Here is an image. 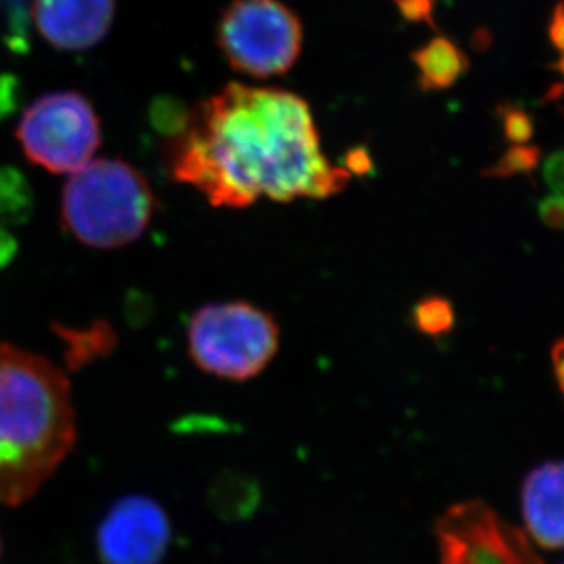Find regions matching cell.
Here are the masks:
<instances>
[{
    "label": "cell",
    "instance_id": "cell-1",
    "mask_svg": "<svg viewBox=\"0 0 564 564\" xmlns=\"http://www.w3.org/2000/svg\"><path fill=\"white\" fill-rule=\"evenodd\" d=\"M165 162L180 184L215 207L242 209L261 198L321 200L347 187L350 171L321 149L310 105L284 88L229 83L171 129Z\"/></svg>",
    "mask_w": 564,
    "mask_h": 564
},
{
    "label": "cell",
    "instance_id": "cell-2",
    "mask_svg": "<svg viewBox=\"0 0 564 564\" xmlns=\"http://www.w3.org/2000/svg\"><path fill=\"white\" fill-rule=\"evenodd\" d=\"M74 444L76 413L63 370L0 343V505L32 499Z\"/></svg>",
    "mask_w": 564,
    "mask_h": 564
},
{
    "label": "cell",
    "instance_id": "cell-3",
    "mask_svg": "<svg viewBox=\"0 0 564 564\" xmlns=\"http://www.w3.org/2000/svg\"><path fill=\"white\" fill-rule=\"evenodd\" d=\"M156 198L145 176L115 158L90 160L70 174L63 189L61 218L82 245L116 250L145 234Z\"/></svg>",
    "mask_w": 564,
    "mask_h": 564
},
{
    "label": "cell",
    "instance_id": "cell-4",
    "mask_svg": "<svg viewBox=\"0 0 564 564\" xmlns=\"http://www.w3.org/2000/svg\"><path fill=\"white\" fill-rule=\"evenodd\" d=\"M187 348L196 367L207 375L248 381L261 375L278 354V321L245 301L206 304L191 317Z\"/></svg>",
    "mask_w": 564,
    "mask_h": 564
},
{
    "label": "cell",
    "instance_id": "cell-5",
    "mask_svg": "<svg viewBox=\"0 0 564 564\" xmlns=\"http://www.w3.org/2000/svg\"><path fill=\"white\" fill-rule=\"evenodd\" d=\"M303 24L282 0H231L218 19L224 59L242 76H284L303 52Z\"/></svg>",
    "mask_w": 564,
    "mask_h": 564
},
{
    "label": "cell",
    "instance_id": "cell-6",
    "mask_svg": "<svg viewBox=\"0 0 564 564\" xmlns=\"http://www.w3.org/2000/svg\"><path fill=\"white\" fill-rule=\"evenodd\" d=\"M17 140L33 165L54 174H74L101 145V127L83 94L63 90L44 94L24 110Z\"/></svg>",
    "mask_w": 564,
    "mask_h": 564
},
{
    "label": "cell",
    "instance_id": "cell-7",
    "mask_svg": "<svg viewBox=\"0 0 564 564\" xmlns=\"http://www.w3.org/2000/svg\"><path fill=\"white\" fill-rule=\"evenodd\" d=\"M434 533L440 564H543L527 533L480 500L451 506Z\"/></svg>",
    "mask_w": 564,
    "mask_h": 564
},
{
    "label": "cell",
    "instance_id": "cell-8",
    "mask_svg": "<svg viewBox=\"0 0 564 564\" xmlns=\"http://www.w3.org/2000/svg\"><path fill=\"white\" fill-rule=\"evenodd\" d=\"M171 541L162 506L141 495L118 500L98 528L104 564H160Z\"/></svg>",
    "mask_w": 564,
    "mask_h": 564
},
{
    "label": "cell",
    "instance_id": "cell-9",
    "mask_svg": "<svg viewBox=\"0 0 564 564\" xmlns=\"http://www.w3.org/2000/svg\"><path fill=\"white\" fill-rule=\"evenodd\" d=\"M115 15V0H33L32 6L41 37L65 52H82L101 43Z\"/></svg>",
    "mask_w": 564,
    "mask_h": 564
},
{
    "label": "cell",
    "instance_id": "cell-10",
    "mask_svg": "<svg viewBox=\"0 0 564 564\" xmlns=\"http://www.w3.org/2000/svg\"><path fill=\"white\" fill-rule=\"evenodd\" d=\"M522 517L543 549H564V462L535 467L522 484Z\"/></svg>",
    "mask_w": 564,
    "mask_h": 564
},
{
    "label": "cell",
    "instance_id": "cell-11",
    "mask_svg": "<svg viewBox=\"0 0 564 564\" xmlns=\"http://www.w3.org/2000/svg\"><path fill=\"white\" fill-rule=\"evenodd\" d=\"M419 68V85L423 93H436L453 87L467 70V55L447 37H436L413 54Z\"/></svg>",
    "mask_w": 564,
    "mask_h": 564
},
{
    "label": "cell",
    "instance_id": "cell-12",
    "mask_svg": "<svg viewBox=\"0 0 564 564\" xmlns=\"http://www.w3.org/2000/svg\"><path fill=\"white\" fill-rule=\"evenodd\" d=\"M55 330L66 343V359L74 369L104 356L115 345V334L107 325L93 326L88 330H70L61 326Z\"/></svg>",
    "mask_w": 564,
    "mask_h": 564
},
{
    "label": "cell",
    "instance_id": "cell-13",
    "mask_svg": "<svg viewBox=\"0 0 564 564\" xmlns=\"http://www.w3.org/2000/svg\"><path fill=\"white\" fill-rule=\"evenodd\" d=\"M32 207V191L26 178L11 167H0V223H17Z\"/></svg>",
    "mask_w": 564,
    "mask_h": 564
},
{
    "label": "cell",
    "instance_id": "cell-14",
    "mask_svg": "<svg viewBox=\"0 0 564 564\" xmlns=\"http://www.w3.org/2000/svg\"><path fill=\"white\" fill-rule=\"evenodd\" d=\"M414 326L427 336H444L455 326V310L444 297H425L413 310Z\"/></svg>",
    "mask_w": 564,
    "mask_h": 564
},
{
    "label": "cell",
    "instance_id": "cell-15",
    "mask_svg": "<svg viewBox=\"0 0 564 564\" xmlns=\"http://www.w3.org/2000/svg\"><path fill=\"white\" fill-rule=\"evenodd\" d=\"M541 160V151L535 145H513L500 156L494 167L486 169L484 174L489 178H510L516 174L532 173Z\"/></svg>",
    "mask_w": 564,
    "mask_h": 564
},
{
    "label": "cell",
    "instance_id": "cell-16",
    "mask_svg": "<svg viewBox=\"0 0 564 564\" xmlns=\"http://www.w3.org/2000/svg\"><path fill=\"white\" fill-rule=\"evenodd\" d=\"M499 112L506 138L513 141L516 145H527L533 137V121L527 110L511 107V105H502Z\"/></svg>",
    "mask_w": 564,
    "mask_h": 564
},
{
    "label": "cell",
    "instance_id": "cell-17",
    "mask_svg": "<svg viewBox=\"0 0 564 564\" xmlns=\"http://www.w3.org/2000/svg\"><path fill=\"white\" fill-rule=\"evenodd\" d=\"M539 217L549 228H564V196L550 195L539 204Z\"/></svg>",
    "mask_w": 564,
    "mask_h": 564
},
{
    "label": "cell",
    "instance_id": "cell-18",
    "mask_svg": "<svg viewBox=\"0 0 564 564\" xmlns=\"http://www.w3.org/2000/svg\"><path fill=\"white\" fill-rule=\"evenodd\" d=\"M543 174L554 195L564 196V151L554 152L546 158Z\"/></svg>",
    "mask_w": 564,
    "mask_h": 564
},
{
    "label": "cell",
    "instance_id": "cell-19",
    "mask_svg": "<svg viewBox=\"0 0 564 564\" xmlns=\"http://www.w3.org/2000/svg\"><path fill=\"white\" fill-rule=\"evenodd\" d=\"M17 93H19L17 77L2 74L0 76V118H6L17 109V101H19Z\"/></svg>",
    "mask_w": 564,
    "mask_h": 564
},
{
    "label": "cell",
    "instance_id": "cell-20",
    "mask_svg": "<svg viewBox=\"0 0 564 564\" xmlns=\"http://www.w3.org/2000/svg\"><path fill=\"white\" fill-rule=\"evenodd\" d=\"M403 15L411 19V21H431V11H433V0H397Z\"/></svg>",
    "mask_w": 564,
    "mask_h": 564
},
{
    "label": "cell",
    "instance_id": "cell-21",
    "mask_svg": "<svg viewBox=\"0 0 564 564\" xmlns=\"http://www.w3.org/2000/svg\"><path fill=\"white\" fill-rule=\"evenodd\" d=\"M549 35L555 48L561 50L564 54V2L555 6L554 15L550 21Z\"/></svg>",
    "mask_w": 564,
    "mask_h": 564
},
{
    "label": "cell",
    "instance_id": "cell-22",
    "mask_svg": "<svg viewBox=\"0 0 564 564\" xmlns=\"http://www.w3.org/2000/svg\"><path fill=\"white\" fill-rule=\"evenodd\" d=\"M347 165H350V171H354V173H369L370 167H372V160H370L369 152L365 149H358V151L350 152Z\"/></svg>",
    "mask_w": 564,
    "mask_h": 564
},
{
    "label": "cell",
    "instance_id": "cell-23",
    "mask_svg": "<svg viewBox=\"0 0 564 564\" xmlns=\"http://www.w3.org/2000/svg\"><path fill=\"white\" fill-rule=\"evenodd\" d=\"M552 361H554L555 376H557L561 391L564 394V339L555 343L554 350H552Z\"/></svg>",
    "mask_w": 564,
    "mask_h": 564
},
{
    "label": "cell",
    "instance_id": "cell-24",
    "mask_svg": "<svg viewBox=\"0 0 564 564\" xmlns=\"http://www.w3.org/2000/svg\"><path fill=\"white\" fill-rule=\"evenodd\" d=\"M13 251H15V242L10 235L0 229V267H4L6 262L10 261Z\"/></svg>",
    "mask_w": 564,
    "mask_h": 564
},
{
    "label": "cell",
    "instance_id": "cell-25",
    "mask_svg": "<svg viewBox=\"0 0 564 564\" xmlns=\"http://www.w3.org/2000/svg\"><path fill=\"white\" fill-rule=\"evenodd\" d=\"M555 68H557V70H560V74H563L564 76V54L561 55V59L557 61V65H555Z\"/></svg>",
    "mask_w": 564,
    "mask_h": 564
},
{
    "label": "cell",
    "instance_id": "cell-26",
    "mask_svg": "<svg viewBox=\"0 0 564 564\" xmlns=\"http://www.w3.org/2000/svg\"><path fill=\"white\" fill-rule=\"evenodd\" d=\"M0 550H2V543H0Z\"/></svg>",
    "mask_w": 564,
    "mask_h": 564
},
{
    "label": "cell",
    "instance_id": "cell-27",
    "mask_svg": "<svg viewBox=\"0 0 564 564\" xmlns=\"http://www.w3.org/2000/svg\"><path fill=\"white\" fill-rule=\"evenodd\" d=\"M564 564V563H563Z\"/></svg>",
    "mask_w": 564,
    "mask_h": 564
}]
</instances>
